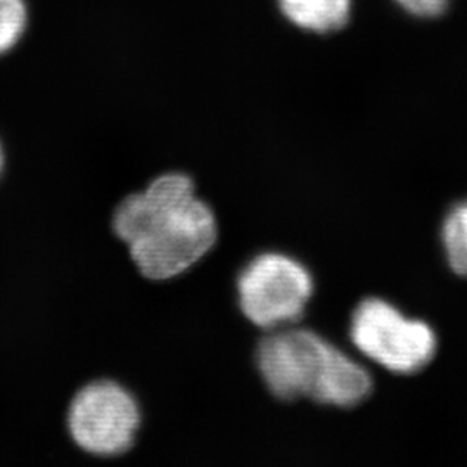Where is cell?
I'll return each mask as SVG.
<instances>
[{"label": "cell", "mask_w": 467, "mask_h": 467, "mask_svg": "<svg viewBox=\"0 0 467 467\" xmlns=\"http://www.w3.org/2000/svg\"><path fill=\"white\" fill-rule=\"evenodd\" d=\"M407 13L419 17L441 16L447 7L449 0H395Z\"/></svg>", "instance_id": "cell-9"}, {"label": "cell", "mask_w": 467, "mask_h": 467, "mask_svg": "<svg viewBox=\"0 0 467 467\" xmlns=\"http://www.w3.org/2000/svg\"><path fill=\"white\" fill-rule=\"evenodd\" d=\"M256 366L281 400L355 407L372 393V378L333 343L308 329L283 327L258 345Z\"/></svg>", "instance_id": "cell-2"}, {"label": "cell", "mask_w": 467, "mask_h": 467, "mask_svg": "<svg viewBox=\"0 0 467 467\" xmlns=\"http://www.w3.org/2000/svg\"><path fill=\"white\" fill-rule=\"evenodd\" d=\"M350 337L362 355L395 374H416L428 368L438 347L426 322L405 317L391 303L378 298L357 306Z\"/></svg>", "instance_id": "cell-4"}, {"label": "cell", "mask_w": 467, "mask_h": 467, "mask_svg": "<svg viewBox=\"0 0 467 467\" xmlns=\"http://www.w3.org/2000/svg\"><path fill=\"white\" fill-rule=\"evenodd\" d=\"M139 426V403L115 381L87 384L69 403V434L82 451L92 455L115 457L130 451Z\"/></svg>", "instance_id": "cell-5"}, {"label": "cell", "mask_w": 467, "mask_h": 467, "mask_svg": "<svg viewBox=\"0 0 467 467\" xmlns=\"http://www.w3.org/2000/svg\"><path fill=\"white\" fill-rule=\"evenodd\" d=\"M4 170V150H2V144H0V173Z\"/></svg>", "instance_id": "cell-10"}, {"label": "cell", "mask_w": 467, "mask_h": 467, "mask_svg": "<svg viewBox=\"0 0 467 467\" xmlns=\"http://www.w3.org/2000/svg\"><path fill=\"white\" fill-rule=\"evenodd\" d=\"M441 241L451 270L467 277V200L455 204L445 217Z\"/></svg>", "instance_id": "cell-7"}, {"label": "cell", "mask_w": 467, "mask_h": 467, "mask_svg": "<svg viewBox=\"0 0 467 467\" xmlns=\"http://www.w3.org/2000/svg\"><path fill=\"white\" fill-rule=\"evenodd\" d=\"M314 295V279L301 262L281 253L253 258L237 279L244 317L265 331L298 322Z\"/></svg>", "instance_id": "cell-3"}, {"label": "cell", "mask_w": 467, "mask_h": 467, "mask_svg": "<svg viewBox=\"0 0 467 467\" xmlns=\"http://www.w3.org/2000/svg\"><path fill=\"white\" fill-rule=\"evenodd\" d=\"M284 16L301 30L333 34L347 26L351 0H279Z\"/></svg>", "instance_id": "cell-6"}, {"label": "cell", "mask_w": 467, "mask_h": 467, "mask_svg": "<svg viewBox=\"0 0 467 467\" xmlns=\"http://www.w3.org/2000/svg\"><path fill=\"white\" fill-rule=\"evenodd\" d=\"M26 0H0V56L11 52L28 30Z\"/></svg>", "instance_id": "cell-8"}, {"label": "cell", "mask_w": 467, "mask_h": 467, "mask_svg": "<svg viewBox=\"0 0 467 467\" xmlns=\"http://www.w3.org/2000/svg\"><path fill=\"white\" fill-rule=\"evenodd\" d=\"M113 231L150 281H168L198 264L217 243V218L185 173H165L121 201Z\"/></svg>", "instance_id": "cell-1"}]
</instances>
